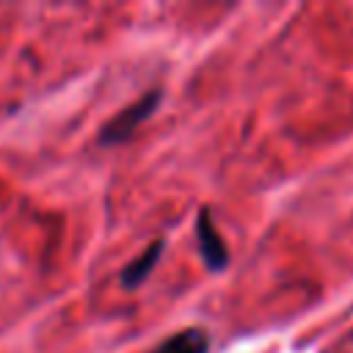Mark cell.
Returning <instances> with one entry per match:
<instances>
[{"label":"cell","instance_id":"cell-1","mask_svg":"<svg viewBox=\"0 0 353 353\" xmlns=\"http://www.w3.org/2000/svg\"><path fill=\"white\" fill-rule=\"evenodd\" d=\"M157 102H160V91H149L146 97H141V99H135L132 105L121 108L110 121L102 124V130H99V143H108V146H110V143L127 141V138L135 132V127L152 116V110L157 108Z\"/></svg>","mask_w":353,"mask_h":353},{"label":"cell","instance_id":"cell-2","mask_svg":"<svg viewBox=\"0 0 353 353\" xmlns=\"http://www.w3.org/2000/svg\"><path fill=\"white\" fill-rule=\"evenodd\" d=\"M196 237H199V251L207 262L210 270H223V265L229 262V248L223 245L215 223H212V215L207 210L199 212V221H196Z\"/></svg>","mask_w":353,"mask_h":353},{"label":"cell","instance_id":"cell-3","mask_svg":"<svg viewBox=\"0 0 353 353\" xmlns=\"http://www.w3.org/2000/svg\"><path fill=\"white\" fill-rule=\"evenodd\" d=\"M163 248H165V243L163 240H154L143 254H138L124 270H121V287H127V290H135L152 270H154V265H157V259H160V254H163Z\"/></svg>","mask_w":353,"mask_h":353},{"label":"cell","instance_id":"cell-4","mask_svg":"<svg viewBox=\"0 0 353 353\" xmlns=\"http://www.w3.org/2000/svg\"><path fill=\"white\" fill-rule=\"evenodd\" d=\"M210 350V336L201 328H182L165 342H160L152 353H207Z\"/></svg>","mask_w":353,"mask_h":353}]
</instances>
